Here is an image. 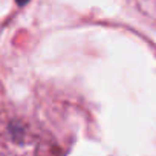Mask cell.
<instances>
[{
	"instance_id": "cell-1",
	"label": "cell",
	"mask_w": 156,
	"mask_h": 156,
	"mask_svg": "<svg viewBox=\"0 0 156 156\" xmlns=\"http://www.w3.org/2000/svg\"><path fill=\"white\" fill-rule=\"evenodd\" d=\"M20 2H23V0H20Z\"/></svg>"
}]
</instances>
